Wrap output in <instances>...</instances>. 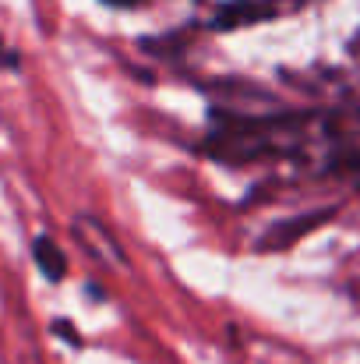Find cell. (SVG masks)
Segmentation results:
<instances>
[{
    "instance_id": "cell-1",
    "label": "cell",
    "mask_w": 360,
    "mask_h": 364,
    "mask_svg": "<svg viewBox=\"0 0 360 364\" xmlns=\"http://www.w3.org/2000/svg\"><path fill=\"white\" fill-rule=\"evenodd\" d=\"M202 152L227 166L293 163L311 173L360 177V110L240 114L212 110Z\"/></svg>"
},
{
    "instance_id": "cell-2",
    "label": "cell",
    "mask_w": 360,
    "mask_h": 364,
    "mask_svg": "<svg viewBox=\"0 0 360 364\" xmlns=\"http://www.w3.org/2000/svg\"><path fill=\"white\" fill-rule=\"evenodd\" d=\"M32 262H36V269L43 272L46 283H64L67 265H71V262H67V251L53 241L50 234H36V237H32Z\"/></svg>"
},
{
    "instance_id": "cell-3",
    "label": "cell",
    "mask_w": 360,
    "mask_h": 364,
    "mask_svg": "<svg viewBox=\"0 0 360 364\" xmlns=\"http://www.w3.org/2000/svg\"><path fill=\"white\" fill-rule=\"evenodd\" d=\"M50 333H53L57 340L71 343V347H82V343H85V340H82V336L75 333V326H71L67 318H53V322H50Z\"/></svg>"
},
{
    "instance_id": "cell-4",
    "label": "cell",
    "mask_w": 360,
    "mask_h": 364,
    "mask_svg": "<svg viewBox=\"0 0 360 364\" xmlns=\"http://www.w3.org/2000/svg\"><path fill=\"white\" fill-rule=\"evenodd\" d=\"M0 68H4V71H18V68H21V53L4 39V32H0Z\"/></svg>"
},
{
    "instance_id": "cell-5",
    "label": "cell",
    "mask_w": 360,
    "mask_h": 364,
    "mask_svg": "<svg viewBox=\"0 0 360 364\" xmlns=\"http://www.w3.org/2000/svg\"><path fill=\"white\" fill-rule=\"evenodd\" d=\"M99 4H107V7H138L145 0H99Z\"/></svg>"
}]
</instances>
